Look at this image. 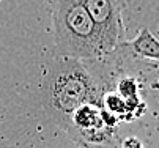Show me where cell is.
Returning a JSON list of instances; mask_svg holds the SVG:
<instances>
[{
	"instance_id": "1",
	"label": "cell",
	"mask_w": 159,
	"mask_h": 148,
	"mask_svg": "<svg viewBox=\"0 0 159 148\" xmlns=\"http://www.w3.org/2000/svg\"><path fill=\"white\" fill-rule=\"evenodd\" d=\"M41 88L46 109L65 123L80 105L101 102L96 83L77 58L60 57L54 60L46 71Z\"/></svg>"
},
{
	"instance_id": "2",
	"label": "cell",
	"mask_w": 159,
	"mask_h": 148,
	"mask_svg": "<svg viewBox=\"0 0 159 148\" xmlns=\"http://www.w3.org/2000/svg\"><path fill=\"white\" fill-rule=\"evenodd\" d=\"M52 27L58 57L98 58L104 49L84 0H54Z\"/></svg>"
},
{
	"instance_id": "3",
	"label": "cell",
	"mask_w": 159,
	"mask_h": 148,
	"mask_svg": "<svg viewBox=\"0 0 159 148\" xmlns=\"http://www.w3.org/2000/svg\"><path fill=\"white\" fill-rule=\"evenodd\" d=\"M84 5L96 25L104 54L125 43L120 0H84Z\"/></svg>"
},
{
	"instance_id": "4",
	"label": "cell",
	"mask_w": 159,
	"mask_h": 148,
	"mask_svg": "<svg viewBox=\"0 0 159 148\" xmlns=\"http://www.w3.org/2000/svg\"><path fill=\"white\" fill-rule=\"evenodd\" d=\"M70 136L84 148H118L120 140L115 126H110L104 118L88 129H71Z\"/></svg>"
},
{
	"instance_id": "5",
	"label": "cell",
	"mask_w": 159,
	"mask_h": 148,
	"mask_svg": "<svg viewBox=\"0 0 159 148\" xmlns=\"http://www.w3.org/2000/svg\"><path fill=\"white\" fill-rule=\"evenodd\" d=\"M123 44H128L135 54L140 55V57L159 61V39L148 29H142L139 32V35L132 41L123 43Z\"/></svg>"
},
{
	"instance_id": "6",
	"label": "cell",
	"mask_w": 159,
	"mask_h": 148,
	"mask_svg": "<svg viewBox=\"0 0 159 148\" xmlns=\"http://www.w3.org/2000/svg\"><path fill=\"white\" fill-rule=\"evenodd\" d=\"M123 148H142V143L137 137H129L123 142Z\"/></svg>"
}]
</instances>
